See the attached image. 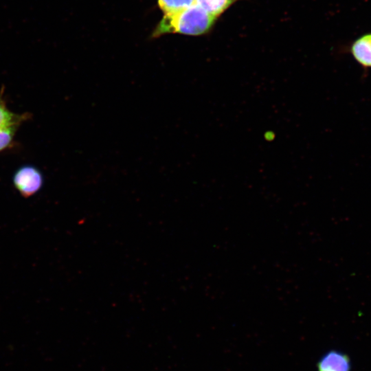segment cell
<instances>
[{
	"label": "cell",
	"instance_id": "8992f818",
	"mask_svg": "<svg viewBox=\"0 0 371 371\" xmlns=\"http://www.w3.org/2000/svg\"><path fill=\"white\" fill-rule=\"evenodd\" d=\"M236 1L237 0H196V3L216 18Z\"/></svg>",
	"mask_w": 371,
	"mask_h": 371
},
{
	"label": "cell",
	"instance_id": "5b68a950",
	"mask_svg": "<svg viewBox=\"0 0 371 371\" xmlns=\"http://www.w3.org/2000/svg\"><path fill=\"white\" fill-rule=\"evenodd\" d=\"M4 89L5 88L2 87L0 91V127L20 126L23 122L28 120L32 115L27 112L16 113L10 111L8 108L4 98Z\"/></svg>",
	"mask_w": 371,
	"mask_h": 371
},
{
	"label": "cell",
	"instance_id": "277c9868",
	"mask_svg": "<svg viewBox=\"0 0 371 371\" xmlns=\"http://www.w3.org/2000/svg\"><path fill=\"white\" fill-rule=\"evenodd\" d=\"M351 53L359 64L371 67V33L364 34L352 44Z\"/></svg>",
	"mask_w": 371,
	"mask_h": 371
},
{
	"label": "cell",
	"instance_id": "ba28073f",
	"mask_svg": "<svg viewBox=\"0 0 371 371\" xmlns=\"http://www.w3.org/2000/svg\"><path fill=\"white\" fill-rule=\"evenodd\" d=\"M19 128L18 126L0 127V153L12 147L15 134Z\"/></svg>",
	"mask_w": 371,
	"mask_h": 371
},
{
	"label": "cell",
	"instance_id": "52a82bcc",
	"mask_svg": "<svg viewBox=\"0 0 371 371\" xmlns=\"http://www.w3.org/2000/svg\"><path fill=\"white\" fill-rule=\"evenodd\" d=\"M159 8L166 14L183 11L196 4V0H158Z\"/></svg>",
	"mask_w": 371,
	"mask_h": 371
},
{
	"label": "cell",
	"instance_id": "7a4b0ae2",
	"mask_svg": "<svg viewBox=\"0 0 371 371\" xmlns=\"http://www.w3.org/2000/svg\"><path fill=\"white\" fill-rule=\"evenodd\" d=\"M12 182L16 190L25 198L38 192L43 184L42 172L35 166L25 165L13 175Z\"/></svg>",
	"mask_w": 371,
	"mask_h": 371
},
{
	"label": "cell",
	"instance_id": "3957f363",
	"mask_svg": "<svg viewBox=\"0 0 371 371\" xmlns=\"http://www.w3.org/2000/svg\"><path fill=\"white\" fill-rule=\"evenodd\" d=\"M317 369L318 371H350V359L344 352L330 350L320 359Z\"/></svg>",
	"mask_w": 371,
	"mask_h": 371
},
{
	"label": "cell",
	"instance_id": "6da1fadb",
	"mask_svg": "<svg viewBox=\"0 0 371 371\" xmlns=\"http://www.w3.org/2000/svg\"><path fill=\"white\" fill-rule=\"evenodd\" d=\"M215 19L196 3L183 11L165 14L154 32V36L170 32L203 34L210 29Z\"/></svg>",
	"mask_w": 371,
	"mask_h": 371
}]
</instances>
